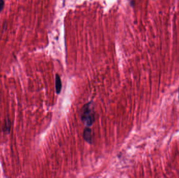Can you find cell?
<instances>
[{
  "instance_id": "6da1fadb",
  "label": "cell",
  "mask_w": 179,
  "mask_h": 178,
  "mask_svg": "<svg viewBox=\"0 0 179 178\" xmlns=\"http://www.w3.org/2000/svg\"><path fill=\"white\" fill-rule=\"evenodd\" d=\"M91 102L85 104L81 110V119L84 124L87 126H92L95 121V112L94 109L92 107Z\"/></svg>"
},
{
  "instance_id": "7a4b0ae2",
  "label": "cell",
  "mask_w": 179,
  "mask_h": 178,
  "mask_svg": "<svg viewBox=\"0 0 179 178\" xmlns=\"http://www.w3.org/2000/svg\"><path fill=\"white\" fill-rule=\"evenodd\" d=\"M83 138L85 141L89 144L92 143V134L91 129L89 127H85L83 131Z\"/></svg>"
},
{
  "instance_id": "3957f363",
  "label": "cell",
  "mask_w": 179,
  "mask_h": 178,
  "mask_svg": "<svg viewBox=\"0 0 179 178\" xmlns=\"http://www.w3.org/2000/svg\"><path fill=\"white\" fill-rule=\"evenodd\" d=\"M55 87H56L57 94L59 95L61 92V88H62V83H61L60 77L58 74H56V78H55Z\"/></svg>"
},
{
  "instance_id": "277c9868",
  "label": "cell",
  "mask_w": 179,
  "mask_h": 178,
  "mask_svg": "<svg viewBox=\"0 0 179 178\" xmlns=\"http://www.w3.org/2000/svg\"><path fill=\"white\" fill-rule=\"evenodd\" d=\"M11 128V121L10 120V119H7L5 120L4 124L3 126V132L4 133L9 134L10 133V130Z\"/></svg>"
},
{
  "instance_id": "5b68a950",
  "label": "cell",
  "mask_w": 179,
  "mask_h": 178,
  "mask_svg": "<svg viewBox=\"0 0 179 178\" xmlns=\"http://www.w3.org/2000/svg\"><path fill=\"white\" fill-rule=\"evenodd\" d=\"M5 4L4 0H0V13L3 10Z\"/></svg>"
},
{
  "instance_id": "8992f818",
  "label": "cell",
  "mask_w": 179,
  "mask_h": 178,
  "mask_svg": "<svg viewBox=\"0 0 179 178\" xmlns=\"http://www.w3.org/2000/svg\"></svg>"
}]
</instances>
